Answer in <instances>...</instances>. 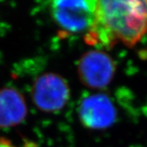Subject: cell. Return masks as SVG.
I'll return each mask as SVG.
<instances>
[{
  "label": "cell",
  "instance_id": "6da1fadb",
  "mask_svg": "<svg viewBox=\"0 0 147 147\" xmlns=\"http://www.w3.org/2000/svg\"><path fill=\"white\" fill-rule=\"evenodd\" d=\"M147 33V1H97L96 20L84 35L92 46L110 48L118 41L134 47Z\"/></svg>",
  "mask_w": 147,
  "mask_h": 147
},
{
  "label": "cell",
  "instance_id": "7a4b0ae2",
  "mask_svg": "<svg viewBox=\"0 0 147 147\" xmlns=\"http://www.w3.org/2000/svg\"><path fill=\"white\" fill-rule=\"evenodd\" d=\"M97 1L57 0L50 4V13L65 36L89 31L96 20Z\"/></svg>",
  "mask_w": 147,
  "mask_h": 147
},
{
  "label": "cell",
  "instance_id": "3957f363",
  "mask_svg": "<svg viewBox=\"0 0 147 147\" xmlns=\"http://www.w3.org/2000/svg\"><path fill=\"white\" fill-rule=\"evenodd\" d=\"M69 96L70 89L67 81L54 72L42 74L32 85V100L38 110L45 113H56L62 110Z\"/></svg>",
  "mask_w": 147,
  "mask_h": 147
},
{
  "label": "cell",
  "instance_id": "277c9868",
  "mask_svg": "<svg viewBox=\"0 0 147 147\" xmlns=\"http://www.w3.org/2000/svg\"><path fill=\"white\" fill-rule=\"evenodd\" d=\"M80 82L92 89H104L114 78L115 64L109 54L100 50L85 53L78 62Z\"/></svg>",
  "mask_w": 147,
  "mask_h": 147
},
{
  "label": "cell",
  "instance_id": "5b68a950",
  "mask_svg": "<svg viewBox=\"0 0 147 147\" xmlns=\"http://www.w3.org/2000/svg\"><path fill=\"white\" fill-rule=\"evenodd\" d=\"M79 120L85 127L92 130H104L117 119V110L107 95L93 93L84 96L78 109Z\"/></svg>",
  "mask_w": 147,
  "mask_h": 147
},
{
  "label": "cell",
  "instance_id": "8992f818",
  "mask_svg": "<svg viewBox=\"0 0 147 147\" xmlns=\"http://www.w3.org/2000/svg\"><path fill=\"white\" fill-rule=\"evenodd\" d=\"M24 96L14 88H0V127H10L20 124L27 115Z\"/></svg>",
  "mask_w": 147,
  "mask_h": 147
},
{
  "label": "cell",
  "instance_id": "52a82bcc",
  "mask_svg": "<svg viewBox=\"0 0 147 147\" xmlns=\"http://www.w3.org/2000/svg\"><path fill=\"white\" fill-rule=\"evenodd\" d=\"M0 147H19L15 145L9 139L5 137H0Z\"/></svg>",
  "mask_w": 147,
  "mask_h": 147
}]
</instances>
